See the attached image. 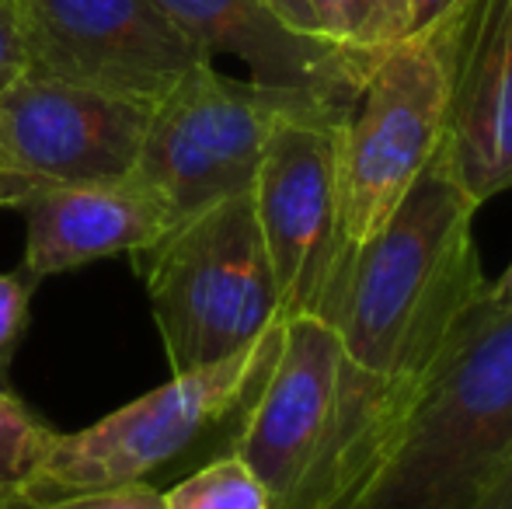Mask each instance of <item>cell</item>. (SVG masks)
<instances>
[{"mask_svg":"<svg viewBox=\"0 0 512 509\" xmlns=\"http://www.w3.org/2000/svg\"><path fill=\"white\" fill-rule=\"evenodd\" d=\"M25 217V265L35 279L84 269L112 255L150 248L171 224L175 210L136 171L108 182L21 185L11 206Z\"/></svg>","mask_w":512,"mask_h":509,"instance_id":"obj_12","label":"cell"},{"mask_svg":"<svg viewBox=\"0 0 512 509\" xmlns=\"http://www.w3.org/2000/svg\"><path fill=\"white\" fill-rule=\"evenodd\" d=\"M457 4L460 0H408V32L411 28L429 25V21H436L439 14H446Z\"/></svg>","mask_w":512,"mask_h":509,"instance_id":"obj_22","label":"cell"},{"mask_svg":"<svg viewBox=\"0 0 512 509\" xmlns=\"http://www.w3.org/2000/svg\"><path fill=\"white\" fill-rule=\"evenodd\" d=\"M317 32L359 53H377L408 35V0H307Z\"/></svg>","mask_w":512,"mask_h":509,"instance_id":"obj_16","label":"cell"},{"mask_svg":"<svg viewBox=\"0 0 512 509\" xmlns=\"http://www.w3.org/2000/svg\"><path fill=\"white\" fill-rule=\"evenodd\" d=\"M478 203L436 157L363 245L345 248L321 318L366 374L415 384L485 297Z\"/></svg>","mask_w":512,"mask_h":509,"instance_id":"obj_1","label":"cell"},{"mask_svg":"<svg viewBox=\"0 0 512 509\" xmlns=\"http://www.w3.org/2000/svg\"><path fill=\"white\" fill-rule=\"evenodd\" d=\"M0 210H7V196H4V189H0Z\"/></svg>","mask_w":512,"mask_h":509,"instance_id":"obj_24","label":"cell"},{"mask_svg":"<svg viewBox=\"0 0 512 509\" xmlns=\"http://www.w3.org/2000/svg\"><path fill=\"white\" fill-rule=\"evenodd\" d=\"M28 509H161V489H154L150 482H136V485H122V489L53 499V503H39Z\"/></svg>","mask_w":512,"mask_h":509,"instance_id":"obj_18","label":"cell"},{"mask_svg":"<svg viewBox=\"0 0 512 509\" xmlns=\"http://www.w3.org/2000/svg\"><path fill=\"white\" fill-rule=\"evenodd\" d=\"M53 429L11 384L0 377V509H28L25 492L53 450Z\"/></svg>","mask_w":512,"mask_h":509,"instance_id":"obj_14","label":"cell"},{"mask_svg":"<svg viewBox=\"0 0 512 509\" xmlns=\"http://www.w3.org/2000/svg\"><path fill=\"white\" fill-rule=\"evenodd\" d=\"M415 384L356 367L324 318H283L276 356L251 391L227 454L262 478L272 509H345Z\"/></svg>","mask_w":512,"mask_h":509,"instance_id":"obj_2","label":"cell"},{"mask_svg":"<svg viewBox=\"0 0 512 509\" xmlns=\"http://www.w3.org/2000/svg\"><path fill=\"white\" fill-rule=\"evenodd\" d=\"M161 7L209 60L234 56L251 70V81L310 91L338 105L352 102L380 53L297 32L265 0H161Z\"/></svg>","mask_w":512,"mask_h":509,"instance_id":"obj_13","label":"cell"},{"mask_svg":"<svg viewBox=\"0 0 512 509\" xmlns=\"http://www.w3.org/2000/svg\"><path fill=\"white\" fill-rule=\"evenodd\" d=\"M471 509H512V457L502 464V471L492 478V485L481 492V499Z\"/></svg>","mask_w":512,"mask_h":509,"instance_id":"obj_21","label":"cell"},{"mask_svg":"<svg viewBox=\"0 0 512 509\" xmlns=\"http://www.w3.org/2000/svg\"><path fill=\"white\" fill-rule=\"evenodd\" d=\"M28 74L161 102L209 56L161 0H18Z\"/></svg>","mask_w":512,"mask_h":509,"instance_id":"obj_9","label":"cell"},{"mask_svg":"<svg viewBox=\"0 0 512 509\" xmlns=\"http://www.w3.org/2000/svg\"><path fill=\"white\" fill-rule=\"evenodd\" d=\"M488 293H492L502 307H512V262H509V269L495 279V283H488Z\"/></svg>","mask_w":512,"mask_h":509,"instance_id":"obj_23","label":"cell"},{"mask_svg":"<svg viewBox=\"0 0 512 509\" xmlns=\"http://www.w3.org/2000/svg\"><path fill=\"white\" fill-rule=\"evenodd\" d=\"M345 109L317 105L283 119L251 185L269 255L279 318H321L345 255L338 189V123Z\"/></svg>","mask_w":512,"mask_h":509,"instance_id":"obj_8","label":"cell"},{"mask_svg":"<svg viewBox=\"0 0 512 509\" xmlns=\"http://www.w3.org/2000/svg\"><path fill=\"white\" fill-rule=\"evenodd\" d=\"M512 457V307L492 293L411 387L345 509H471Z\"/></svg>","mask_w":512,"mask_h":509,"instance_id":"obj_3","label":"cell"},{"mask_svg":"<svg viewBox=\"0 0 512 509\" xmlns=\"http://www.w3.org/2000/svg\"><path fill=\"white\" fill-rule=\"evenodd\" d=\"M161 509H272V496L241 457L216 454L164 489Z\"/></svg>","mask_w":512,"mask_h":509,"instance_id":"obj_15","label":"cell"},{"mask_svg":"<svg viewBox=\"0 0 512 509\" xmlns=\"http://www.w3.org/2000/svg\"><path fill=\"white\" fill-rule=\"evenodd\" d=\"M317 105L338 102L297 88L237 81L220 74L213 60L196 63L154 102L133 171L182 220L220 199L251 192L276 126Z\"/></svg>","mask_w":512,"mask_h":509,"instance_id":"obj_7","label":"cell"},{"mask_svg":"<svg viewBox=\"0 0 512 509\" xmlns=\"http://www.w3.org/2000/svg\"><path fill=\"white\" fill-rule=\"evenodd\" d=\"M283 318L241 353L220 363L171 374L168 384L108 412L74 433H60L25 492L28 506L84 492L150 482L157 471L199 454H227L255 384L269 370Z\"/></svg>","mask_w":512,"mask_h":509,"instance_id":"obj_4","label":"cell"},{"mask_svg":"<svg viewBox=\"0 0 512 509\" xmlns=\"http://www.w3.org/2000/svg\"><path fill=\"white\" fill-rule=\"evenodd\" d=\"M439 157L478 206L512 189V0H460Z\"/></svg>","mask_w":512,"mask_h":509,"instance_id":"obj_11","label":"cell"},{"mask_svg":"<svg viewBox=\"0 0 512 509\" xmlns=\"http://www.w3.org/2000/svg\"><path fill=\"white\" fill-rule=\"evenodd\" d=\"M457 7L380 49L338 123L345 248L380 231L443 143Z\"/></svg>","mask_w":512,"mask_h":509,"instance_id":"obj_6","label":"cell"},{"mask_svg":"<svg viewBox=\"0 0 512 509\" xmlns=\"http://www.w3.org/2000/svg\"><path fill=\"white\" fill-rule=\"evenodd\" d=\"M133 262L171 374L227 360L279 321L251 192L175 220Z\"/></svg>","mask_w":512,"mask_h":509,"instance_id":"obj_5","label":"cell"},{"mask_svg":"<svg viewBox=\"0 0 512 509\" xmlns=\"http://www.w3.org/2000/svg\"><path fill=\"white\" fill-rule=\"evenodd\" d=\"M28 74L25 32H21L18 0H0V91Z\"/></svg>","mask_w":512,"mask_h":509,"instance_id":"obj_19","label":"cell"},{"mask_svg":"<svg viewBox=\"0 0 512 509\" xmlns=\"http://www.w3.org/2000/svg\"><path fill=\"white\" fill-rule=\"evenodd\" d=\"M286 25H293L297 32H307V35H321L317 32V21H314V11H310L307 0H265ZM324 39V35H321Z\"/></svg>","mask_w":512,"mask_h":509,"instance_id":"obj_20","label":"cell"},{"mask_svg":"<svg viewBox=\"0 0 512 509\" xmlns=\"http://www.w3.org/2000/svg\"><path fill=\"white\" fill-rule=\"evenodd\" d=\"M42 279H35L25 265L11 272H0V377H7L18 353L21 339L32 321V297Z\"/></svg>","mask_w":512,"mask_h":509,"instance_id":"obj_17","label":"cell"},{"mask_svg":"<svg viewBox=\"0 0 512 509\" xmlns=\"http://www.w3.org/2000/svg\"><path fill=\"white\" fill-rule=\"evenodd\" d=\"M150 102L25 74L0 91V189L108 182L136 168Z\"/></svg>","mask_w":512,"mask_h":509,"instance_id":"obj_10","label":"cell"}]
</instances>
